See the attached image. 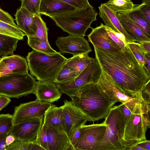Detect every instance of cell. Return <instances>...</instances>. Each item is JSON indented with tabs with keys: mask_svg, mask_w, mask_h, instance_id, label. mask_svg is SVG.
I'll use <instances>...</instances> for the list:
<instances>
[{
	"mask_svg": "<svg viewBox=\"0 0 150 150\" xmlns=\"http://www.w3.org/2000/svg\"><path fill=\"white\" fill-rule=\"evenodd\" d=\"M78 75L75 70L64 64L53 81L55 83L68 82L73 80Z\"/></svg>",
	"mask_w": 150,
	"mask_h": 150,
	"instance_id": "cell-29",
	"label": "cell"
},
{
	"mask_svg": "<svg viewBox=\"0 0 150 150\" xmlns=\"http://www.w3.org/2000/svg\"><path fill=\"white\" fill-rule=\"evenodd\" d=\"M0 34L7 35L23 40L25 34L18 27L0 21Z\"/></svg>",
	"mask_w": 150,
	"mask_h": 150,
	"instance_id": "cell-30",
	"label": "cell"
},
{
	"mask_svg": "<svg viewBox=\"0 0 150 150\" xmlns=\"http://www.w3.org/2000/svg\"><path fill=\"white\" fill-rule=\"evenodd\" d=\"M83 125L75 129L69 138L70 143L74 146L80 137Z\"/></svg>",
	"mask_w": 150,
	"mask_h": 150,
	"instance_id": "cell-42",
	"label": "cell"
},
{
	"mask_svg": "<svg viewBox=\"0 0 150 150\" xmlns=\"http://www.w3.org/2000/svg\"><path fill=\"white\" fill-rule=\"evenodd\" d=\"M27 59L21 56L12 55L2 57L0 61V76L15 73H28Z\"/></svg>",
	"mask_w": 150,
	"mask_h": 150,
	"instance_id": "cell-16",
	"label": "cell"
},
{
	"mask_svg": "<svg viewBox=\"0 0 150 150\" xmlns=\"http://www.w3.org/2000/svg\"><path fill=\"white\" fill-rule=\"evenodd\" d=\"M19 40L15 37L0 34V56L3 57L14 54Z\"/></svg>",
	"mask_w": 150,
	"mask_h": 150,
	"instance_id": "cell-26",
	"label": "cell"
},
{
	"mask_svg": "<svg viewBox=\"0 0 150 150\" xmlns=\"http://www.w3.org/2000/svg\"><path fill=\"white\" fill-rule=\"evenodd\" d=\"M98 15L90 4L84 8L50 16L57 26L69 35L84 37Z\"/></svg>",
	"mask_w": 150,
	"mask_h": 150,
	"instance_id": "cell-4",
	"label": "cell"
},
{
	"mask_svg": "<svg viewBox=\"0 0 150 150\" xmlns=\"http://www.w3.org/2000/svg\"><path fill=\"white\" fill-rule=\"evenodd\" d=\"M102 71L100 65L95 57L94 60L73 80L65 83H55L62 93L70 97L85 85L91 83H97Z\"/></svg>",
	"mask_w": 150,
	"mask_h": 150,
	"instance_id": "cell-9",
	"label": "cell"
},
{
	"mask_svg": "<svg viewBox=\"0 0 150 150\" xmlns=\"http://www.w3.org/2000/svg\"><path fill=\"white\" fill-rule=\"evenodd\" d=\"M117 107L123 115L125 125L132 113L129 109L123 103H122L117 105Z\"/></svg>",
	"mask_w": 150,
	"mask_h": 150,
	"instance_id": "cell-41",
	"label": "cell"
},
{
	"mask_svg": "<svg viewBox=\"0 0 150 150\" xmlns=\"http://www.w3.org/2000/svg\"><path fill=\"white\" fill-rule=\"evenodd\" d=\"M11 101V100L10 98L0 96V111L6 106Z\"/></svg>",
	"mask_w": 150,
	"mask_h": 150,
	"instance_id": "cell-45",
	"label": "cell"
},
{
	"mask_svg": "<svg viewBox=\"0 0 150 150\" xmlns=\"http://www.w3.org/2000/svg\"><path fill=\"white\" fill-rule=\"evenodd\" d=\"M21 1L20 7L25 8L35 15L40 14L39 9L41 0H20Z\"/></svg>",
	"mask_w": 150,
	"mask_h": 150,
	"instance_id": "cell-34",
	"label": "cell"
},
{
	"mask_svg": "<svg viewBox=\"0 0 150 150\" xmlns=\"http://www.w3.org/2000/svg\"><path fill=\"white\" fill-rule=\"evenodd\" d=\"M88 53L80 54L67 59L65 64L75 70L79 75L95 59L89 57Z\"/></svg>",
	"mask_w": 150,
	"mask_h": 150,
	"instance_id": "cell-25",
	"label": "cell"
},
{
	"mask_svg": "<svg viewBox=\"0 0 150 150\" xmlns=\"http://www.w3.org/2000/svg\"><path fill=\"white\" fill-rule=\"evenodd\" d=\"M98 8L99 16L103 21L105 26L110 28L115 32L123 34L127 42L136 41L123 28L117 17V13L112 11L104 3H101Z\"/></svg>",
	"mask_w": 150,
	"mask_h": 150,
	"instance_id": "cell-18",
	"label": "cell"
},
{
	"mask_svg": "<svg viewBox=\"0 0 150 150\" xmlns=\"http://www.w3.org/2000/svg\"><path fill=\"white\" fill-rule=\"evenodd\" d=\"M96 83L111 100L124 104L132 113L139 110L149 112L150 105L147 104L142 98L129 96L125 94L111 77L102 69L100 77Z\"/></svg>",
	"mask_w": 150,
	"mask_h": 150,
	"instance_id": "cell-5",
	"label": "cell"
},
{
	"mask_svg": "<svg viewBox=\"0 0 150 150\" xmlns=\"http://www.w3.org/2000/svg\"><path fill=\"white\" fill-rule=\"evenodd\" d=\"M127 46L140 64L144 67L145 56L146 55L140 43L134 42H127Z\"/></svg>",
	"mask_w": 150,
	"mask_h": 150,
	"instance_id": "cell-32",
	"label": "cell"
},
{
	"mask_svg": "<svg viewBox=\"0 0 150 150\" xmlns=\"http://www.w3.org/2000/svg\"><path fill=\"white\" fill-rule=\"evenodd\" d=\"M43 120L42 116L28 119L14 125L9 134L13 135L16 139L36 142L38 134L43 124Z\"/></svg>",
	"mask_w": 150,
	"mask_h": 150,
	"instance_id": "cell-12",
	"label": "cell"
},
{
	"mask_svg": "<svg viewBox=\"0 0 150 150\" xmlns=\"http://www.w3.org/2000/svg\"><path fill=\"white\" fill-rule=\"evenodd\" d=\"M45 125L47 127L48 150H67L70 143L66 133Z\"/></svg>",
	"mask_w": 150,
	"mask_h": 150,
	"instance_id": "cell-21",
	"label": "cell"
},
{
	"mask_svg": "<svg viewBox=\"0 0 150 150\" xmlns=\"http://www.w3.org/2000/svg\"><path fill=\"white\" fill-rule=\"evenodd\" d=\"M15 137L12 134H9L6 137V146H8L11 144L15 140Z\"/></svg>",
	"mask_w": 150,
	"mask_h": 150,
	"instance_id": "cell-49",
	"label": "cell"
},
{
	"mask_svg": "<svg viewBox=\"0 0 150 150\" xmlns=\"http://www.w3.org/2000/svg\"><path fill=\"white\" fill-rule=\"evenodd\" d=\"M140 43L141 46L146 55L150 57V41H143Z\"/></svg>",
	"mask_w": 150,
	"mask_h": 150,
	"instance_id": "cell-44",
	"label": "cell"
},
{
	"mask_svg": "<svg viewBox=\"0 0 150 150\" xmlns=\"http://www.w3.org/2000/svg\"><path fill=\"white\" fill-rule=\"evenodd\" d=\"M28 37V44L33 50L46 53H54L57 52L47 43L36 37L32 36Z\"/></svg>",
	"mask_w": 150,
	"mask_h": 150,
	"instance_id": "cell-28",
	"label": "cell"
},
{
	"mask_svg": "<svg viewBox=\"0 0 150 150\" xmlns=\"http://www.w3.org/2000/svg\"><path fill=\"white\" fill-rule=\"evenodd\" d=\"M104 121L105 133L97 150H125L122 145L125 124L117 106H113Z\"/></svg>",
	"mask_w": 150,
	"mask_h": 150,
	"instance_id": "cell-6",
	"label": "cell"
},
{
	"mask_svg": "<svg viewBox=\"0 0 150 150\" xmlns=\"http://www.w3.org/2000/svg\"><path fill=\"white\" fill-rule=\"evenodd\" d=\"M117 16L125 30L136 42L140 43L143 41H150V37L131 21L118 13Z\"/></svg>",
	"mask_w": 150,
	"mask_h": 150,
	"instance_id": "cell-23",
	"label": "cell"
},
{
	"mask_svg": "<svg viewBox=\"0 0 150 150\" xmlns=\"http://www.w3.org/2000/svg\"></svg>",
	"mask_w": 150,
	"mask_h": 150,
	"instance_id": "cell-53",
	"label": "cell"
},
{
	"mask_svg": "<svg viewBox=\"0 0 150 150\" xmlns=\"http://www.w3.org/2000/svg\"><path fill=\"white\" fill-rule=\"evenodd\" d=\"M45 150L40 145L36 142H33L31 150Z\"/></svg>",
	"mask_w": 150,
	"mask_h": 150,
	"instance_id": "cell-50",
	"label": "cell"
},
{
	"mask_svg": "<svg viewBox=\"0 0 150 150\" xmlns=\"http://www.w3.org/2000/svg\"><path fill=\"white\" fill-rule=\"evenodd\" d=\"M36 81L28 73L0 76V96L17 98L26 96L33 93Z\"/></svg>",
	"mask_w": 150,
	"mask_h": 150,
	"instance_id": "cell-7",
	"label": "cell"
},
{
	"mask_svg": "<svg viewBox=\"0 0 150 150\" xmlns=\"http://www.w3.org/2000/svg\"><path fill=\"white\" fill-rule=\"evenodd\" d=\"M150 57L146 55L145 56V62L144 64V68L147 71L148 74L150 75Z\"/></svg>",
	"mask_w": 150,
	"mask_h": 150,
	"instance_id": "cell-48",
	"label": "cell"
},
{
	"mask_svg": "<svg viewBox=\"0 0 150 150\" xmlns=\"http://www.w3.org/2000/svg\"><path fill=\"white\" fill-rule=\"evenodd\" d=\"M55 105L51 103L42 102L37 100L21 103L15 107L12 115L13 125L28 119L43 116L47 109Z\"/></svg>",
	"mask_w": 150,
	"mask_h": 150,
	"instance_id": "cell-11",
	"label": "cell"
},
{
	"mask_svg": "<svg viewBox=\"0 0 150 150\" xmlns=\"http://www.w3.org/2000/svg\"><path fill=\"white\" fill-rule=\"evenodd\" d=\"M149 112L139 110L131 115L125 125L122 145L125 150L137 142L146 139L147 127L150 126Z\"/></svg>",
	"mask_w": 150,
	"mask_h": 150,
	"instance_id": "cell-8",
	"label": "cell"
},
{
	"mask_svg": "<svg viewBox=\"0 0 150 150\" xmlns=\"http://www.w3.org/2000/svg\"><path fill=\"white\" fill-rule=\"evenodd\" d=\"M136 144L144 150H150V141L146 139L140 141Z\"/></svg>",
	"mask_w": 150,
	"mask_h": 150,
	"instance_id": "cell-46",
	"label": "cell"
},
{
	"mask_svg": "<svg viewBox=\"0 0 150 150\" xmlns=\"http://www.w3.org/2000/svg\"><path fill=\"white\" fill-rule=\"evenodd\" d=\"M128 47V46H127ZM101 68L128 96L142 97L141 91L150 81V75L129 48L111 52L93 46Z\"/></svg>",
	"mask_w": 150,
	"mask_h": 150,
	"instance_id": "cell-1",
	"label": "cell"
},
{
	"mask_svg": "<svg viewBox=\"0 0 150 150\" xmlns=\"http://www.w3.org/2000/svg\"><path fill=\"white\" fill-rule=\"evenodd\" d=\"M0 21L14 26L17 27L13 17L7 12L0 8Z\"/></svg>",
	"mask_w": 150,
	"mask_h": 150,
	"instance_id": "cell-39",
	"label": "cell"
},
{
	"mask_svg": "<svg viewBox=\"0 0 150 150\" xmlns=\"http://www.w3.org/2000/svg\"><path fill=\"white\" fill-rule=\"evenodd\" d=\"M43 123L60 131L64 132V121L62 106H55L49 108L45 112Z\"/></svg>",
	"mask_w": 150,
	"mask_h": 150,
	"instance_id": "cell-22",
	"label": "cell"
},
{
	"mask_svg": "<svg viewBox=\"0 0 150 150\" xmlns=\"http://www.w3.org/2000/svg\"><path fill=\"white\" fill-rule=\"evenodd\" d=\"M106 125L100 124L83 125L79 139L74 146L75 150H97L105 136Z\"/></svg>",
	"mask_w": 150,
	"mask_h": 150,
	"instance_id": "cell-10",
	"label": "cell"
},
{
	"mask_svg": "<svg viewBox=\"0 0 150 150\" xmlns=\"http://www.w3.org/2000/svg\"><path fill=\"white\" fill-rule=\"evenodd\" d=\"M70 98L74 105L89 121L93 122L105 118L117 103L111 100L96 83L82 87Z\"/></svg>",
	"mask_w": 150,
	"mask_h": 150,
	"instance_id": "cell-2",
	"label": "cell"
},
{
	"mask_svg": "<svg viewBox=\"0 0 150 150\" xmlns=\"http://www.w3.org/2000/svg\"><path fill=\"white\" fill-rule=\"evenodd\" d=\"M26 58L31 75L42 81H53L67 59L60 52L46 53L33 50Z\"/></svg>",
	"mask_w": 150,
	"mask_h": 150,
	"instance_id": "cell-3",
	"label": "cell"
},
{
	"mask_svg": "<svg viewBox=\"0 0 150 150\" xmlns=\"http://www.w3.org/2000/svg\"><path fill=\"white\" fill-rule=\"evenodd\" d=\"M36 100L47 103H53L60 98L62 93L52 81H36L33 93Z\"/></svg>",
	"mask_w": 150,
	"mask_h": 150,
	"instance_id": "cell-17",
	"label": "cell"
},
{
	"mask_svg": "<svg viewBox=\"0 0 150 150\" xmlns=\"http://www.w3.org/2000/svg\"><path fill=\"white\" fill-rule=\"evenodd\" d=\"M1 58L0 57V61L1 59Z\"/></svg>",
	"mask_w": 150,
	"mask_h": 150,
	"instance_id": "cell-52",
	"label": "cell"
},
{
	"mask_svg": "<svg viewBox=\"0 0 150 150\" xmlns=\"http://www.w3.org/2000/svg\"><path fill=\"white\" fill-rule=\"evenodd\" d=\"M76 9L74 7L60 0H41L39 13L40 14L50 17Z\"/></svg>",
	"mask_w": 150,
	"mask_h": 150,
	"instance_id": "cell-20",
	"label": "cell"
},
{
	"mask_svg": "<svg viewBox=\"0 0 150 150\" xmlns=\"http://www.w3.org/2000/svg\"><path fill=\"white\" fill-rule=\"evenodd\" d=\"M91 28L92 30L87 37L88 41L93 46L111 52L122 50L110 37L103 23H101L99 26Z\"/></svg>",
	"mask_w": 150,
	"mask_h": 150,
	"instance_id": "cell-15",
	"label": "cell"
},
{
	"mask_svg": "<svg viewBox=\"0 0 150 150\" xmlns=\"http://www.w3.org/2000/svg\"><path fill=\"white\" fill-rule=\"evenodd\" d=\"M32 142L15 139L13 142L6 146V150H31Z\"/></svg>",
	"mask_w": 150,
	"mask_h": 150,
	"instance_id": "cell-35",
	"label": "cell"
},
{
	"mask_svg": "<svg viewBox=\"0 0 150 150\" xmlns=\"http://www.w3.org/2000/svg\"><path fill=\"white\" fill-rule=\"evenodd\" d=\"M8 135L5 134L0 135V150H6L7 146L6 139Z\"/></svg>",
	"mask_w": 150,
	"mask_h": 150,
	"instance_id": "cell-47",
	"label": "cell"
},
{
	"mask_svg": "<svg viewBox=\"0 0 150 150\" xmlns=\"http://www.w3.org/2000/svg\"><path fill=\"white\" fill-rule=\"evenodd\" d=\"M35 18L37 25V30L33 36L49 43L47 33L48 29L46 26V23L41 18L40 14L35 15Z\"/></svg>",
	"mask_w": 150,
	"mask_h": 150,
	"instance_id": "cell-31",
	"label": "cell"
},
{
	"mask_svg": "<svg viewBox=\"0 0 150 150\" xmlns=\"http://www.w3.org/2000/svg\"><path fill=\"white\" fill-rule=\"evenodd\" d=\"M104 4L116 13L131 10L134 6L131 0H109Z\"/></svg>",
	"mask_w": 150,
	"mask_h": 150,
	"instance_id": "cell-27",
	"label": "cell"
},
{
	"mask_svg": "<svg viewBox=\"0 0 150 150\" xmlns=\"http://www.w3.org/2000/svg\"><path fill=\"white\" fill-rule=\"evenodd\" d=\"M150 81L144 86L141 91L142 96L144 101L148 105L150 103Z\"/></svg>",
	"mask_w": 150,
	"mask_h": 150,
	"instance_id": "cell-43",
	"label": "cell"
},
{
	"mask_svg": "<svg viewBox=\"0 0 150 150\" xmlns=\"http://www.w3.org/2000/svg\"><path fill=\"white\" fill-rule=\"evenodd\" d=\"M140 6L141 4L134 5L132 10L118 13L129 19L150 37V24L147 22L142 14Z\"/></svg>",
	"mask_w": 150,
	"mask_h": 150,
	"instance_id": "cell-24",
	"label": "cell"
},
{
	"mask_svg": "<svg viewBox=\"0 0 150 150\" xmlns=\"http://www.w3.org/2000/svg\"><path fill=\"white\" fill-rule=\"evenodd\" d=\"M105 26L109 35L115 42L122 49L125 50L127 48V46L125 44L122 40L115 35L112 30L107 26Z\"/></svg>",
	"mask_w": 150,
	"mask_h": 150,
	"instance_id": "cell-40",
	"label": "cell"
},
{
	"mask_svg": "<svg viewBox=\"0 0 150 150\" xmlns=\"http://www.w3.org/2000/svg\"><path fill=\"white\" fill-rule=\"evenodd\" d=\"M17 26L27 37L33 36L37 30L35 15L20 7L14 15Z\"/></svg>",
	"mask_w": 150,
	"mask_h": 150,
	"instance_id": "cell-19",
	"label": "cell"
},
{
	"mask_svg": "<svg viewBox=\"0 0 150 150\" xmlns=\"http://www.w3.org/2000/svg\"><path fill=\"white\" fill-rule=\"evenodd\" d=\"M78 9L84 8L90 5L88 0H60Z\"/></svg>",
	"mask_w": 150,
	"mask_h": 150,
	"instance_id": "cell-38",
	"label": "cell"
},
{
	"mask_svg": "<svg viewBox=\"0 0 150 150\" xmlns=\"http://www.w3.org/2000/svg\"><path fill=\"white\" fill-rule=\"evenodd\" d=\"M36 142L45 150H48L47 127L44 123L38 134Z\"/></svg>",
	"mask_w": 150,
	"mask_h": 150,
	"instance_id": "cell-36",
	"label": "cell"
},
{
	"mask_svg": "<svg viewBox=\"0 0 150 150\" xmlns=\"http://www.w3.org/2000/svg\"><path fill=\"white\" fill-rule=\"evenodd\" d=\"M55 43L60 52L69 53L73 56L92 51L88 41L84 37L69 35L57 37Z\"/></svg>",
	"mask_w": 150,
	"mask_h": 150,
	"instance_id": "cell-13",
	"label": "cell"
},
{
	"mask_svg": "<svg viewBox=\"0 0 150 150\" xmlns=\"http://www.w3.org/2000/svg\"><path fill=\"white\" fill-rule=\"evenodd\" d=\"M13 125L12 115L8 113L0 114V135H8Z\"/></svg>",
	"mask_w": 150,
	"mask_h": 150,
	"instance_id": "cell-33",
	"label": "cell"
},
{
	"mask_svg": "<svg viewBox=\"0 0 150 150\" xmlns=\"http://www.w3.org/2000/svg\"><path fill=\"white\" fill-rule=\"evenodd\" d=\"M140 4L141 13L150 24V0H142V3Z\"/></svg>",
	"mask_w": 150,
	"mask_h": 150,
	"instance_id": "cell-37",
	"label": "cell"
},
{
	"mask_svg": "<svg viewBox=\"0 0 150 150\" xmlns=\"http://www.w3.org/2000/svg\"><path fill=\"white\" fill-rule=\"evenodd\" d=\"M63 114L65 132L69 138L76 128L84 125L88 118L74 105L72 101L65 100L62 106Z\"/></svg>",
	"mask_w": 150,
	"mask_h": 150,
	"instance_id": "cell-14",
	"label": "cell"
},
{
	"mask_svg": "<svg viewBox=\"0 0 150 150\" xmlns=\"http://www.w3.org/2000/svg\"><path fill=\"white\" fill-rule=\"evenodd\" d=\"M129 150H144L142 148L139 147L136 144H134L131 146L129 149Z\"/></svg>",
	"mask_w": 150,
	"mask_h": 150,
	"instance_id": "cell-51",
	"label": "cell"
}]
</instances>
